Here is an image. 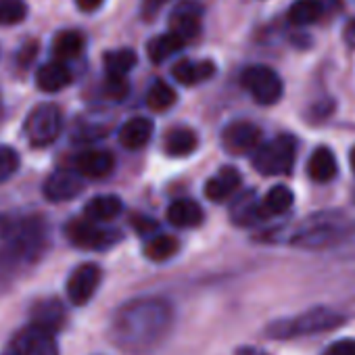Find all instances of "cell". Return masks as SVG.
<instances>
[{
	"label": "cell",
	"mask_w": 355,
	"mask_h": 355,
	"mask_svg": "<svg viewBox=\"0 0 355 355\" xmlns=\"http://www.w3.org/2000/svg\"><path fill=\"white\" fill-rule=\"evenodd\" d=\"M103 3H105V0H76L78 9L84 11V13H94Z\"/></svg>",
	"instance_id": "cell-37"
},
{
	"label": "cell",
	"mask_w": 355,
	"mask_h": 355,
	"mask_svg": "<svg viewBox=\"0 0 355 355\" xmlns=\"http://www.w3.org/2000/svg\"><path fill=\"white\" fill-rule=\"evenodd\" d=\"M230 220H232V224H236L241 228H249V226L259 224L261 220H266L263 203H261V199L257 197L255 191H243L232 199V203H230Z\"/></svg>",
	"instance_id": "cell-13"
},
{
	"label": "cell",
	"mask_w": 355,
	"mask_h": 355,
	"mask_svg": "<svg viewBox=\"0 0 355 355\" xmlns=\"http://www.w3.org/2000/svg\"><path fill=\"white\" fill-rule=\"evenodd\" d=\"M130 86H128V80L125 78H113V76H107L105 84H103V92L107 98L111 101H123L125 94H128Z\"/></svg>",
	"instance_id": "cell-33"
},
{
	"label": "cell",
	"mask_w": 355,
	"mask_h": 355,
	"mask_svg": "<svg viewBox=\"0 0 355 355\" xmlns=\"http://www.w3.org/2000/svg\"><path fill=\"white\" fill-rule=\"evenodd\" d=\"M32 318H34V326H40L44 330L57 332L63 326L65 309H63V305L57 299H49V301H40L32 309Z\"/></svg>",
	"instance_id": "cell-23"
},
{
	"label": "cell",
	"mask_w": 355,
	"mask_h": 355,
	"mask_svg": "<svg viewBox=\"0 0 355 355\" xmlns=\"http://www.w3.org/2000/svg\"><path fill=\"white\" fill-rule=\"evenodd\" d=\"M349 163H351V169H353V173H355V146H353L351 153H349Z\"/></svg>",
	"instance_id": "cell-41"
},
{
	"label": "cell",
	"mask_w": 355,
	"mask_h": 355,
	"mask_svg": "<svg viewBox=\"0 0 355 355\" xmlns=\"http://www.w3.org/2000/svg\"><path fill=\"white\" fill-rule=\"evenodd\" d=\"M307 173L313 182L318 184H326L332 182L336 173H338V163L334 153L328 146H320L311 153L309 161H307Z\"/></svg>",
	"instance_id": "cell-17"
},
{
	"label": "cell",
	"mask_w": 355,
	"mask_h": 355,
	"mask_svg": "<svg viewBox=\"0 0 355 355\" xmlns=\"http://www.w3.org/2000/svg\"><path fill=\"white\" fill-rule=\"evenodd\" d=\"M19 153L11 146H0V184L11 180L19 169Z\"/></svg>",
	"instance_id": "cell-32"
},
{
	"label": "cell",
	"mask_w": 355,
	"mask_h": 355,
	"mask_svg": "<svg viewBox=\"0 0 355 355\" xmlns=\"http://www.w3.org/2000/svg\"><path fill=\"white\" fill-rule=\"evenodd\" d=\"M324 13V7L320 0H295L288 9V21L293 26L305 28L315 24Z\"/></svg>",
	"instance_id": "cell-28"
},
{
	"label": "cell",
	"mask_w": 355,
	"mask_h": 355,
	"mask_svg": "<svg viewBox=\"0 0 355 355\" xmlns=\"http://www.w3.org/2000/svg\"><path fill=\"white\" fill-rule=\"evenodd\" d=\"M84 51V36L78 30H63L53 40V55L57 61H71Z\"/></svg>",
	"instance_id": "cell-24"
},
{
	"label": "cell",
	"mask_w": 355,
	"mask_h": 355,
	"mask_svg": "<svg viewBox=\"0 0 355 355\" xmlns=\"http://www.w3.org/2000/svg\"><path fill=\"white\" fill-rule=\"evenodd\" d=\"M236 355H268L263 349H257V347H241L236 351Z\"/></svg>",
	"instance_id": "cell-40"
},
{
	"label": "cell",
	"mask_w": 355,
	"mask_h": 355,
	"mask_svg": "<svg viewBox=\"0 0 355 355\" xmlns=\"http://www.w3.org/2000/svg\"><path fill=\"white\" fill-rule=\"evenodd\" d=\"M132 226L136 228L138 234L148 236V239H150V234L157 230V222L150 220V218H146V216H134V218H132Z\"/></svg>",
	"instance_id": "cell-35"
},
{
	"label": "cell",
	"mask_w": 355,
	"mask_h": 355,
	"mask_svg": "<svg viewBox=\"0 0 355 355\" xmlns=\"http://www.w3.org/2000/svg\"><path fill=\"white\" fill-rule=\"evenodd\" d=\"M175 90L167 84V82H163V80H157L153 86H150V90H148V94H146V105H148V109H153V111H167L169 107H173V103H175Z\"/></svg>",
	"instance_id": "cell-30"
},
{
	"label": "cell",
	"mask_w": 355,
	"mask_h": 355,
	"mask_svg": "<svg viewBox=\"0 0 355 355\" xmlns=\"http://www.w3.org/2000/svg\"><path fill=\"white\" fill-rule=\"evenodd\" d=\"M115 167V159L109 150H98V148H92V150H84L76 157V171L84 178H105L113 171Z\"/></svg>",
	"instance_id": "cell-15"
},
{
	"label": "cell",
	"mask_w": 355,
	"mask_h": 355,
	"mask_svg": "<svg viewBox=\"0 0 355 355\" xmlns=\"http://www.w3.org/2000/svg\"><path fill=\"white\" fill-rule=\"evenodd\" d=\"M199 146V138L191 128H173L163 138V150L169 157H187L193 155Z\"/></svg>",
	"instance_id": "cell-21"
},
{
	"label": "cell",
	"mask_w": 355,
	"mask_h": 355,
	"mask_svg": "<svg viewBox=\"0 0 355 355\" xmlns=\"http://www.w3.org/2000/svg\"><path fill=\"white\" fill-rule=\"evenodd\" d=\"M241 84L259 105H276L284 92L280 76L266 65L247 67L241 76Z\"/></svg>",
	"instance_id": "cell-6"
},
{
	"label": "cell",
	"mask_w": 355,
	"mask_h": 355,
	"mask_svg": "<svg viewBox=\"0 0 355 355\" xmlns=\"http://www.w3.org/2000/svg\"><path fill=\"white\" fill-rule=\"evenodd\" d=\"M345 324V315L330 307H313L307 309L295 318L276 320L266 328V332L272 338H295V336H307L318 332H328Z\"/></svg>",
	"instance_id": "cell-3"
},
{
	"label": "cell",
	"mask_w": 355,
	"mask_h": 355,
	"mask_svg": "<svg viewBox=\"0 0 355 355\" xmlns=\"http://www.w3.org/2000/svg\"><path fill=\"white\" fill-rule=\"evenodd\" d=\"M123 209V203L119 197L115 195H98L94 199H90L84 207V216L86 220L90 222H109V220H115Z\"/></svg>",
	"instance_id": "cell-22"
},
{
	"label": "cell",
	"mask_w": 355,
	"mask_h": 355,
	"mask_svg": "<svg viewBox=\"0 0 355 355\" xmlns=\"http://www.w3.org/2000/svg\"><path fill=\"white\" fill-rule=\"evenodd\" d=\"M184 44H187V42H184L180 36H175V34L167 32V34H161V36L153 38V40L148 42V46H146V53H148V59H150L153 63H163L167 57H171V55H175V53H180V51L184 49Z\"/></svg>",
	"instance_id": "cell-26"
},
{
	"label": "cell",
	"mask_w": 355,
	"mask_h": 355,
	"mask_svg": "<svg viewBox=\"0 0 355 355\" xmlns=\"http://www.w3.org/2000/svg\"><path fill=\"white\" fill-rule=\"evenodd\" d=\"M153 121L146 117H132L119 128V142L128 150L142 148L153 136Z\"/></svg>",
	"instance_id": "cell-20"
},
{
	"label": "cell",
	"mask_w": 355,
	"mask_h": 355,
	"mask_svg": "<svg viewBox=\"0 0 355 355\" xmlns=\"http://www.w3.org/2000/svg\"><path fill=\"white\" fill-rule=\"evenodd\" d=\"M171 76L178 84L182 86H195V84H201V82H207L216 76V65L211 61H201V63H195L191 59H184V61H178L173 67H171Z\"/></svg>",
	"instance_id": "cell-16"
},
{
	"label": "cell",
	"mask_w": 355,
	"mask_h": 355,
	"mask_svg": "<svg viewBox=\"0 0 355 355\" xmlns=\"http://www.w3.org/2000/svg\"><path fill=\"white\" fill-rule=\"evenodd\" d=\"M201 17H203V7L197 0H182L169 17V32L189 42L199 36Z\"/></svg>",
	"instance_id": "cell-10"
},
{
	"label": "cell",
	"mask_w": 355,
	"mask_h": 355,
	"mask_svg": "<svg viewBox=\"0 0 355 355\" xmlns=\"http://www.w3.org/2000/svg\"><path fill=\"white\" fill-rule=\"evenodd\" d=\"M353 228L355 222L343 211H322L307 218L295 230V234L291 236V245L307 251H322L347 239Z\"/></svg>",
	"instance_id": "cell-2"
},
{
	"label": "cell",
	"mask_w": 355,
	"mask_h": 355,
	"mask_svg": "<svg viewBox=\"0 0 355 355\" xmlns=\"http://www.w3.org/2000/svg\"><path fill=\"white\" fill-rule=\"evenodd\" d=\"M28 5L26 0H0V26H17L26 21Z\"/></svg>",
	"instance_id": "cell-31"
},
{
	"label": "cell",
	"mask_w": 355,
	"mask_h": 355,
	"mask_svg": "<svg viewBox=\"0 0 355 355\" xmlns=\"http://www.w3.org/2000/svg\"><path fill=\"white\" fill-rule=\"evenodd\" d=\"M136 61L138 57L132 49H117L105 55V71L113 78H125L134 69Z\"/></svg>",
	"instance_id": "cell-29"
},
{
	"label": "cell",
	"mask_w": 355,
	"mask_h": 355,
	"mask_svg": "<svg viewBox=\"0 0 355 355\" xmlns=\"http://www.w3.org/2000/svg\"><path fill=\"white\" fill-rule=\"evenodd\" d=\"M101 284V268L96 263H82L67 280V297L73 305H86Z\"/></svg>",
	"instance_id": "cell-9"
},
{
	"label": "cell",
	"mask_w": 355,
	"mask_h": 355,
	"mask_svg": "<svg viewBox=\"0 0 355 355\" xmlns=\"http://www.w3.org/2000/svg\"><path fill=\"white\" fill-rule=\"evenodd\" d=\"M44 197L49 201L61 203V201H69L76 199L82 191H84V182L78 171H67V169H59L53 171L46 182H44Z\"/></svg>",
	"instance_id": "cell-12"
},
{
	"label": "cell",
	"mask_w": 355,
	"mask_h": 355,
	"mask_svg": "<svg viewBox=\"0 0 355 355\" xmlns=\"http://www.w3.org/2000/svg\"><path fill=\"white\" fill-rule=\"evenodd\" d=\"M203 209L193 199H178L167 207V222L175 228H197L203 224Z\"/></svg>",
	"instance_id": "cell-19"
},
{
	"label": "cell",
	"mask_w": 355,
	"mask_h": 355,
	"mask_svg": "<svg viewBox=\"0 0 355 355\" xmlns=\"http://www.w3.org/2000/svg\"><path fill=\"white\" fill-rule=\"evenodd\" d=\"M343 38H345L347 46L355 49V17L347 24V28H345V32H343Z\"/></svg>",
	"instance_id": "cell-38"
},
{
	"label": "cell",
	"mask_w": 355,
	"mask_h": 355,
	"mask_svg": "<svg viewBox=\"0 0 355 355\" xmlns=\"http://www.w3.org/2000/svg\"><path fill=\"white\" fill-rule=\"evenodd\" d=\"M63 128L61 109L53 103L38 105L26 119V134L34 146H49L53 144Z\"/></svg>",
	"instance_id": "cell-5"
},
{
	"label": "cell",
	"mask_w": 355,
	"mask_h": 355,
	"mask_svg": "<svg viewBox=\"0 0 355 355\" xmlns=\"http://www.w3.org/2000/svg\"><path fill=\"white\" fill-rule=\"evenodd\" d=\"M241 184H243V178L241 173L226 165L222 167L214 178H209L207 184H205V197L214 203H224L228 199H234L241 191Z\"/></svg>",
	"instance_id": "cell-14"
},
{
	"label": "cell",
	"mask_w": 355,
	"mask_h": 355,
	"mask_svg": "<svg viewBox=\"0 0 355 355\" xmlns=\"http://www.w3.org/2000/svg\"><path fill=\"white\" fill-rule=\"evenodd\" d=\"M261 130L251 121H232L222 132V144L230 155H247L259 148Z\"/></svg>",
	"instance_id": "cell-8"
},
{
	"label": "cell",
	"mask_w": 355,
	"mask_h": 355,
	"mask_svg": "<svg viewBox=\"0 0 355 355\" xmlns=\"http://www.w3.org/2000/svg\"><path fill=\"white\" fill-rule=\"evenodd\" d=\"M261 203H263L266 218H276V216L286 214V211L293 207L295 195H293V191H291L288 187L276 184V187H272V189L266 193V197L261 199Z\"/></svg>",
	"instance_id": "cell-25"
},
{
	"label": "cell",
	"mask_w": 355,
	"mask_h": 355,
	"mask_svg": "<svg viewBox=\"0 0 355 355\" xmlns=\"http://www.w3.org/2000/svg\"><path fill=\"white\" fill-rule=\"evenodd\" d=\"M322 355H355V340L353 338H343L326 347Z\"/></svg>",
	"instance_id": "cell-34"
},
{
	"label": "cell",
	"mask_w": 355,
	"mask_h": 355,
	"mask_svg": "<svg viewBox=\"0 0 355 355\" xmlns=\"http://www.w3.org/2000/svg\"><path fill=\"white\" fill-rule=\"evenodd\" d=\"M297 142L288 134H280L274 140L259 144L253 153V167L261 175H282L288 173L295 165Z\"/></svg>",
	"instance_id": "cell-4"
},
{
	"label": "cell",
	"mask_w": 355,
	"mask_h": 355,
	"mask_svg": "<svg viewBox=\"0 0 355 355\" xmlns=\"http://www.w3.org/2000/svg\"><path fill=\"white\" fill-rule=\"evenodd\" d=\"M173 324V307L159 297L136 299L123 305L113 320V336L132 353H146L165 340Z\"/></svg>",
	"instance_id": "cell-1"
},
{
	"label": "cell",
	"mask_w": 355,
	"mask_h": 355,
	"mask_svg": "<svg viewBox=\"0 0 355 355\" xmlns=\"http://www.w3.org/2000/svg\"><path fill=\"white\" fill-rule=\"evenodd\" d=\"M15 351L19 355H59V345L55 332L32 324L17 334Z\"/></svg>",
	"instance_id": "cell-11"
},
{
	"label": "cell",
	"mask_w": 355,
	"mask_h": 355,
	"mask_svg": "<svg viewBox=\"0 0 355 355\" xmlns=\"http://www.w3.org/2000/svg\"><path fill=\"white\" fill-rule=\"evenodd\" d=\"M71 71L63 61H51L44 63L36 71V86L42 92H59L71 84Z\"/></svg>",
	"instance_id": "cell-18"
},
{
	"label": "cell",
	"mask_w": 355,
	"mask_h": 355,
	"mask_svg": "<svg viewBox=\"0 0 355 355\" xmlns=\"http://www.w3.org/2000/svg\"><path fill=\"white\" fill-rule=\"evenodd\" d=\"M165 3H167V0H144V3H142V15H144V19H153L161 11V7Z\"/></svg>",
	"instance_id": "cell-36"
},
{
	"label": "cell",
	"mask_w": 355,
	"mask_h": 355,
	"mask_svg": "<svg viewBox=\"0 0 355 355\" xmlns=\"http://www.w3.org/2000/svg\"><path fill=\"white\" fill-rule=\"evenodd\" d=\"M178 251H180V241L175 236H169V234H157V236H150L144 245V255L146 259L150 261H167L171 259Z\"/></svg>",
	"instance_id": "cell-27"
},
{
	"label": "cell",
	"mask_w": 355,
	"mask_h": 355,
	"mask_svg": "<svg viewBox=\"0 0 355 355\" xmlns=\"http://www.w3.org/2000/svg\"><path fill=\"white\" fill-rule=\"evenodd\" d=\"M65 232H67V239L80 249H109L121 239L117 230L103 228L90 220H71Z\"/></svg>",
	"instance_id": "cell-7"
},
{
	"label": "cell",
	"mask_w": 355,
	"mask_h": 355,
	"mask_svg": "<svg viewBox=\"0 0 355 355\" xmlns=\"http://www.w3.org/2000/svg\"><path fill=\"white\" fill-rule=\"evenodd\" d=\"M34 55H36V44L32 46L30 53H28V46H24V51L19 53V65H30L32 59H34Z\"/></svg>",
	"instance_id": "cell-39"
}]
</instances>
